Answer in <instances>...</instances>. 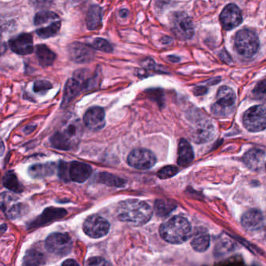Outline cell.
Here are the masks:
<instances>
[{"label":"cell","mask_w":266,"mask_h":266,"mask_svg":"<svg viewBox=\"0 0 266 266\" xmlns=\"http://www.w3.org/2000/svg\"><path fill=\"white\" fill-rule=\"evenodd\" d=\"M120 220L134 226H141L147 223L152 216L150 206L137 199H128L119 204L117 210Z\"/></svg>","instance_id":"cell-1"},{"label":"cell","mask_w":266,"mask_h":266,"mask_svg":"<svg viewBox=\"0 0 266 266\" xmlns=\"http://www.w3.org/2000/svg\"><path fill=\"white\" fill-rule=\"evenodd\" d=\"M192 227L189 222L182 216H174L166 221L160 228L163 239L171 244L185 242L191 236Z\"/></svg>","instance_id":"cell-2"},{"label":"cell","mask_w":266,"mask_h":266,"mask_svg":"<svg viewBox=\"0 0 266 266\" xmlns=\"http://www.w3.org/2000/svg\"><path fill=\"white\" fill-rule=\"evenodd\" d=\"M81 137V128L77 123H69L51 137L52 146L61 150H70L77 146Z\"/></svg>","instance_id":"cell-3"},{"label":"cell","mask_w":266,"mask_h":266,"mask_svg":"<svg viewBox=\"0 0 266 266\" xmlns=\"http://www.w3.org/2000/svg\"><path fill=\"white\" fill-rule=\"evenodd\" d=\"M34 24L36 33L42 39L53 37L59 32L61 27V20L59 16L53 12L43 11L36 14Z\"/></svg>","instance_id":"cell-4"},{"label":"cell","mask_w":266,"mask_h":266,"mask_svg":"<svg viewBox=\"0 0 266 266\" xmlns=\"http://www.w3.org/2000/svg\"><path fill=\"white\" fill-rule=\"evenodd\" d=\"M237 52L244 57H252L259 49V39L255 32L248 29L239 30L235 35Z\"/></svg>","instance_id":"cell-5"},{"label":"cell","mask_w":266,"mask_h":266,"mask_svg":"<svg viewBox=\"0 0 266 266\" xmlns=\"http://www.w3.org/2000/svg\"><path fill=\"white\" fill-rule=\"evenodd\" d=\"M171 31L180 40H188L194 35V26L185 13L175 12L170 17Z\"/></svg>","instance_id":"cell-6"},{"label":"cell","mask_w":266,"mask_h":266,"mask_svg":"<svg viewBox=\"0 0 266 266\" xmlns=\"http://www.w3.org/2000/svg\"><path fill=\"white\" fill-rule=\"evenodd\" d=\"M243 123L250 132H258L266 129V107L254 106L245 111Z\"/></svg>","instance_id":"cell-7"},{"label":"cell","mask_w":266,"mask_h":266,"mask_svg":"<svg viewBox=\"0 0 266 266\" xmlns=\"http://www.w3.org/2000/svg\"><path fill=\"white\" fill-rule=\"evenodd\" d=\"M46 247L52 254L65 255L72 249V240L66 234L55 233L46 239Z\"/></svg>","instance_id":"cell-8"},{"label":"cell","mask_w":266,"mask_h":266,"mask_svg":"<svg viewBox=\"0 0 266 266\" xmlns=\"http://www.w3.org/2000/svg\"><path fill=\"white\" fill-rule=\"evenodd\" d=\"M128 164L139 170H147L153 168L157 162V158L151 151L146 149H133L128 157Z\"/></svg>","instance_id":"cell-9"},{"label":"cell","mask_w":266,"mask_h":266,"mask_svg":"<svg viewBox=\"0 0 266 266\" xmlns=\"http://www.w3.org/2000/svg\"><path fill=\"white\" fill-rule=\"evenodd\" d=\"M84 233L92 238H100L105 236L110 229L107 219L97 215L89 216L83 226Z\"/></svg>","instance_id":"cell-10"},{"label":"cell","mask_w":266,"mask_h":266,"mask_svg":"<svg viewBox=\"0 0 266 266\" xmlns=\"http://www.w3.org/2000/svg\"><path fill=\"white\" fill-rule=\"evenodd\" d=\"M219 20L225 30H231L236 28L243 20L241 10L235 4H229L221 13Z\"/></svg>","instance_id":"cell-11"},{"label":"cell","mask_w":266,"mask_h":266,"mask_svg":"<svg viewBox=\"0 0 266 266\" xmlns=\"http://www.w3.org/2000/svg\"><path fill=\"white\" fill-rule=\"evenodd\" d=\"M85 126L91 130L97 131L102 129L105 125V112L100 107H94L87 110L84 116Z\"/></svg>","instance_id":"cell-12"},{"label":"cell","mask_w":266,"mask_h":266,"mask_svg":"<svg viewBox=\"0 0 266 266\" xmlns=\"http://www.w3.org/2000/svg\"><path fill=\"white\" fill-rule=\"evenodd\" d=\"M13 52L20 55L31 54L34 51L33 37L30 34H21L9 42Z\"/></svg>","instance_id":"cell-13"},{"label":"cell","mask_w":266,"mask_h":266,"mask_svg":"<svg viewBox=\"0 0 266 266\" xmlns=\"http://www.w3.org/2000/svg\"><path fill=\"white\" fill-rule=\"evenodd\" d=\"M69 54L71 59L77 63L91 62L94 57V50L91 47L79 42L70 45Z\"/></svg>","instance_id":"cell-14"},{"label":"cell","mask_w":266,"mask_h":266,"mask_svg":"<svg viewBox=\"0 0 266 266\" xmlns=\"http://www.w3.org/2000/svg\"><path fill=\"white\" fill-rule=\"evenodd\" d=\"M236 101V94L232 89L226 86L221 87L216 94V103L213 107V113L219 110H223L234 105Z\"/></svg>","instance_id":"cell-15"},{"label":"cell","mask_w":266,"mask_h":266,"mask_svg":"<svg viewBox=\"0 0 266 266\" xmlns=\"http://www.w3.org/2000/svg\"><path fill=\"white\" fill-rule=\"evenodd\" d=\"M69 179L74 182L83 183L87 181L92 174V168L91 166L85 163L72 162L69 166Z\"/></svg>","instance_id":"cell-16"},{"label":"cell","mask_w":266,"mask_h":266,"mask_svg":"<svg viewBox=\"0 0 266 266\" xmlns=\"http://www.w3.org/2000/svg\"><path fill=\"white\" fill-rule=\"evenodd\" d=\"M263 216L257 209H251L243 215L241 224L245 229L250 231H258L263 226Z\"/></svg>","instance_id":"cell-17"},{"label":"cell","mask_w":266,"mask_h":266,"mask_svg":"<svg viewBox=\"0 0 266 266\" xmlns=\"http://www.w3.org/2000/svg\"><path fill=\"white\" fill-rule=\"evenodd\" d=\"M66 212L62 209H57V208H48L45 211L42 213L40 216L37 218L35 220L33 221L30 223L29 228L30 229H34L35 227L42 226V225L46 224L49 223L52 219H57V218H61L65 215Z\"/></svg>","instance_id":"cell-18"},{"label":"cell","mask_w":266,"mask_h":266,"mask_svg":"<svg viewBox=\"0 0 266 266\" xmlns=\"http://www.w3.org/2000/svg\"><path fill=\"white\" fill-rule=\"evenodd\" d=\"M265 154L261 149H252L247 152L243 158V161L250 169L258 171L262 168Z\"/></svg>","instance_id":"cell-19"},{"label":"cell","mask_w":266,"mask_h":266,"mask_svg":"<svg viewBox=\"0 0 266 266\" xmlns=\"http://www.w3.org/2000/svg\"><path fill=\"white\" fill-rule=\"evenodd\" d=\"M83 85L78 80L75 78H71L68 80L65 84V91H64L63 99H62V106L67 105L68 104L75 98L77 96L79 95L82 91Z\"/></svg>","instance_id":"cell-20"},{"label":"cell","mask_w":266,"mask_h":266,"mask_svg":"<svg viewBox=\"0 0 266 266\" xmlns=\"http://www.w3.org/2000/svg\"><path fill=\"white\" fill-rule=\"evenodd\" d=\"M194 160V153L189 142L185 139H181L178 145L177 152V164L186 167L189 165Z\"/></svg>","instance_id":"cell-21"},{"label":"cell","mask_w":266,"mask_h":266,"mask_svg":"<svg viewBox=\"0 0 266 266\" xmlns=\"http://www.w3.org/2000/svg\"><path fill=\"white\" fill-rule=\"evenodd\" d=\"M56 166L52 163L34 164L30 167L28 173L33 178H43L49 177L55 173Z\"/></svg>","instance_id":"cell-22"},{"label":"cell","mask_w":266,"mask_h":266,"mask_svg":"<svg viewBox=\"0 0 266 266\" xmlns=\"http://www.w3.org/2000/svg\"><path fill=\"white\" fill-rule=\"evenodd\" d=\"M213 126L212 124L206 122V123H200L196 126L194 132H193V139L195 142H203L209 140L213 137Z\"/></svg>","instance_id":"cell-23"},{"label":"cell","mask_w":266,"mask_h":266,"mask_svg":"<svg viewBox=\"0 0 266 266\" xmlns=\"http://www.w3.org/2000/svg\"><path fill=\"white\" fill-rule=\"evenodd\" d=\"M102 22V10L99 6H92L87 15V26L89 30H97Z\"/></svg>","instance_id":"cell-24"},{"label":"cell","mask_w":266,"mask_h":266,"mask_svg":"<svg viewBox=\"0 0 266 266\" xmlns=\"http://www.w3.org/2000/svg\"><path fill=\"white\" fill-rule=\"evenodd\" d=\"M36 55H37L39 63L43 67H47L49 65H52L56 58L55 54L47 46H44V45L37 46Z\"/></svg>","instance_id":"cell-25"},{"label":"cell","mask_w":266,"mask_h":266,"mask_svg":"<svg viewBox=\"0 0 266 266\" xmlns=\"http://www.w3.org/2000/svg\"><path fill=\"white\" fill-rule=\"evenodd\" d=\"M46 258L42 252L36 249H30L26 253L21 266H44Z\"/></svg>","instance_id":"cell-26"},{"label":"cell","mask_w":266,"mask_h":266,"mask_svg":"<svg viewBox=\"0 0 266 266\" xmlns=\"http://www.w3.org/2000/svg\"><path fill=\"white\" fill-rule=\"evenodd\" d=\"M209 244H210V238L205 231H200L196 233L192 241V246L199 252L206 251L209 248Z\"/></svg>","instance_id":"cell-27"},{"label":"cell","mask_w":266,"mask_h":266,"mask_svg":"<svg viewBox=\"0 0 266 266\" xmlns=\"http://www.w3.org/2000/svg\"><path fill=\"white\" fill-rule=\"evenodd\" d=\"M3 184L7 189L12 191L13 193H20L24 191V187L19 182L17 175L13 171H9L4 175L3 179Z\"/></svg>","instance_id":"cell-28"},{"label":"cell","mask_w":266,"mask_h":266,"mask_svg":"<svg viewBox=\"0 0 266 266\" xmlns=\"http://www.w3.org/2000/svg\"><path fill=\"white\" fill-rule=\"evenodd\" d=\"M97 181L110 187H123L126 184V181L123 178L109 173H100L97 175Z\"/></svg>","instance_id":"cell-29"},{"label":"cell","mask_w":266,"mask_h":266,"mask_svg":"<svg viewBox=\"0 0 266 266\" xmlns=\"http://www.w3.org/2000/svg\"><path fill=\"white\" fill-rule=\"evenodd\" d=\"M28 210L27 205L21 203H15L6 212L5 214L10 219H16L24 216Z\"/></svg>","instance_id":"cell-30"},{"label":"cell","mask_w":266,"mask_h":266,"mask_svg":"<svg viewBox=\"0 0 266 266\" xmlns=\"http://www.w3.org/2000/svg\"><path fill=\"white\" fill-rule=\"evenodd\" d=\"M17 200V198L11 193H1L0 194V209L6 213L16 203Z\"/></svg>","instance_id":"cell-31"},{"label":"cell","mask_w":266,"mask_h":266,"mask_svg":"<svg viewBox=\"0 0 266 266\" xmlns=\"http://www.w3.org/2000/svg\"><path fill=\"white\" fill-rule=\"evenodd\" d=\"M178 169L175 166H166L158 171V176L161 179H168L176 175Z\"/></svg>","instance_id":"cell-32"},{"label":"cell","mask_w":266,"mask_h":266,"mask_svg":"<svg viewBox=\"0 0 266 266\" xmlns=\"http://www.w3.org/2000/svg\"><path fill=\"white\" fill-rule=\"evenodd\" d=\"M92 47L97 50L104 52H111L113 51L112 46L105 39H96L92 44Z\"/></svg>","instance_id":"cell-33"},{"label":"cell","mask_w":266,"mask_h":266,"mask_svg":"<svg viewBox=\"0 0 266 266\" xmlns=\"http://www.w3.org/2000/svg\"><path fill=\"white\" fill-rule=\"evenodd\" d=\"M174 208V205L170 202L164 201V200H159L156 203V210L158 213L161 214L166 215L169 213Z\"/></svg>","instance_id":"cell-34"},{"label":"cell","mask_w":266,"mask_h":266,"mask_svg":"<svg viewBox=\"0 0 266 266\" xmlns=\"http://www.w3.org/2000/svg\"><path fill=\"white\" fill-rule=\"evenodd\" d=\"M52 88V84L47 81H37L34 82V91L35 93H39V94H44V93L47 92L50 89Z\"/></svg>","instance_id":"cell-35"},{"label":"cell","mask_w":266,"mask_h":266,"mask_svg":"<svg viewBox=\"0 0 266 266\" xmlns=\"http://www.w3.org/2000/svg\"><path fill=\"white\" fill-rule=\"evenodd\" d=\"M254 94L258 98L266 100V77L254 87Z\"/></svg>","instance_id":"cell-36"},{"label":"cell","mask_w":266,"mask_h":266,"mask_svg":"<svg viewBox=\"0 0 266 266\" xmlns=\"http://www.w3.org/2000/svg\"><path fill=\"white\" fill-rule=\"evenodd\" d=\"M87 266H111L104 258L100 257H94L90 258L87 262Z\"/></svg>","instance_id":"cell-37"},{"label":"cell","mask_w":266,"mask_h":266,"mask_svg":"<svg viewBox=\"0 0 266 266\" xmlns=\"http://www.w3.org/2000/svg\"><path fill=\"white\" fill-rule=\"evenodd\" d=\"M32 5L39 9H46L51 7L53 0H30Z\"/></svg>","instance_id":"cell-38"},{"label":"cell","mask_w":266,"mask_h":266,"mask_svg":"<svg viewBox=\"0 0 266 266\" xmlns=\"http://www.w3.org/2000/svg\"><path fill=\"white\" fill-rule=\"evenodd\" d=\"M219 57L223 62H226V63H231L232 62V59H231V55L226 52V50H223L219 54Z\"/></svg>","instance_id":"cell-39"},{"label":"cell","mask_w":266,"mask_h":266,"mask_svg":"<svg viewBox=\"0 0 266 266\" xmlns=\"http://www.w3.org/2000/svg\"><path fill=\"white\" fill-rule=\"evenodd\" d=\"M7 51V45L3 39L2 36L0 35V56L4 55Z\"/></svg>","instance_id":"cell-40"},{"label":"cell","mask_w":266,"mask_h":266,"mask_svg":"<svg viewBox=\"0 0 266 266\" xmlns=\"http://www.w3.org/2000/svg\"><path fill=\"white\" fill-rule=\"evenodd\" d=\"M194 93L196 95H203V94H206V88L204 87H196V88H195Z\"/></svg>","instance_id":"cell-41"},{"label":"cell","mask_w":266,"mask_h":266,"mask_svg":"<svg viewBox=\"0 0 266 266\" xmlns=\"http://www.w3.org/2000/svg\"><path fill=\"white\" fill-rule=\"evenodd\" d=\"M62 266H80V264L72 259H68L62 263Z\"/></svg>","instance_id":"cell-42"},{"label":"cell","mask_w":266,"mask_h":266,"mask_svg":"<svg viewBox=\"0 0 266 266\" xmlns=\"http://www.w3.org/2000/svg\"><path fill=\"white\" fill-rule=\"evenodd\" d=\"M35 125H30V126H27V127L24 129V132H25L27 135L30 134V133H32V132L35 130Z\"/></svg>","instance_id":"cell-43"},{"label":"cell","mask_w":266,"mask_h":266,"mask_svg":"<svg viewBox=\"0 0 266 266\" xmlns=\"http://www.w3.org/2000/svg\"><path fill=\"white\" fill-rule=\"evenodd\" d=\"M4 151H5V146H4V143L2 139H0V157L4 155Z\"/></svg>","instance_id":"cell-44"},{"label":"cell","mask_w":266,"mask_h":266,"mask_svg":"<svg viewBox=\"0 0 266 266\" xmlns=\"http://www.w3.org/2000/svg\"><path fill=\"white\" fill-rule=\"evenodd\" d=\"M168 59H169V60L172 62H179L180 60L179 58L176 57V56H174V55H171V56L168 57Z\"/></svg>","instance_id":"cell-45"},{"label":"cell","mask_w":266,"mask_h":266,"mask_svg":"<svg viewBox=\"0 0 266 266\" xmlns=\"http://www.w3.org/2000/svg\"><path fill=\"white\" fill-rule=\"evenodd\" d=\"M128 11L126 10H122L120 11V16L122 17H125L127 16Z\"/></svg>","instance_id":"cell-46"}]
</instances>
